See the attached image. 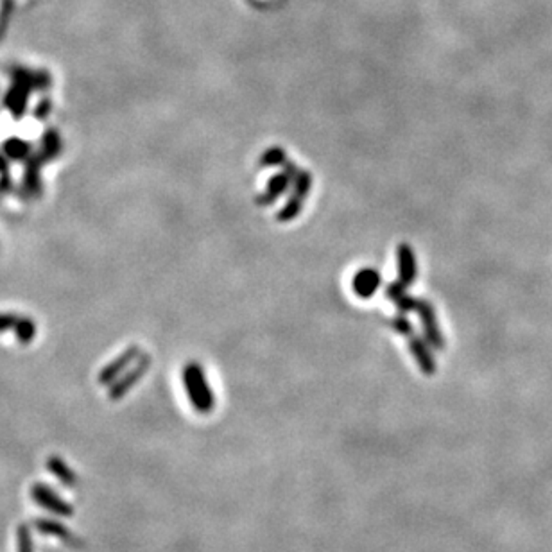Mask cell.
Listing matches in <instances>:
<instances>
[{
  "mask_svg": "<svg viewBox=\"0 0 552 552\" xmlns=\"http://www.w3.org/2000/svg\"><path fill=\"white\" fill-rule=\"evenodd\" d=\"M63 151V140H61V135L56 128H47L44 133H41V140H40V149H38V155L41 157V160L45 164L48 162H54Z\"/></svg>",
  "mask_w": 552,
  "mask_h": 552,
  "instance_id": "9a60e30c",
  "label": "cell"
},
{
  "mask_svg": "<svg viewBox=\"0 0 552 552\" xmlns=\"http://www.w3.org/2000/svg\"><path fill=\"white\" fill-rule=\"evenodd\" d=\"M183 384L188 400L197 412L204 414L213 409V393L210 389L206 375L197 362H188L183 369Z\"/></svg>",
  "mask_w": 552,
  "mask_h": 552,
  "instance_id": "7a4b0ae2",
  "label": "cell"
},
{
  "mask_svg": "<svg viewBox=\"0 0 552 552\" xmlns=\"http://www.w3.org/2000/svg\"><path fill=\"white\" fill-rule=\"evenodd\" d=\"M140 355V346H138V344H131L126 352L117 355L110 364H106L105 368L100 369L99 376H97V382H99L100 386H112L120 375H124V373L131 368V364H135L136 359Z\"/></svg>",
  "mask_w": 552,
  "mask_h": 552,
  "instance_id": "8992f818",
  "label": "cell"
},
{
  "mask_svg": "<svg viewBox=\"0 0 552 552\" xmlns=\"http://www.w3.org/2000/svg\"><path fill=\"white\" fill-rule=\"evenodd\" d=\"M0 152L9 162H25L32 155L31 144L20 136H9L0 145Z\"/></svg>",
  "mask_w": 552,
  "mask_h": 552,
  "instance_id": "2e32d148",
  "label": "cell"
},
{
  "mask_svg": "<svg viewBox=\"0 0 552 552\" xmlns=\"http://www.w3.org/2000/svg\"><path fill=\"white\" fill-rule=\"evenodd\" d=\"M34 527H37L38 532L44 534V537H54L74 548L83 547L81 538H77L76 534H74V532L63 524V522L53 520V518H37V520H34Z\"/></svg>",
  "mask_w": 552,
  "mask_h": 552,
  "instance_id": "9c48e42d",
  "label": "cell"
},
{
  "mask_svg": "<svg viewBox=\"0 0 552 552\" xmlns=\"http://www.w3.org/2000/svg\"><path fill=\"white\" fill-rule=\"evenodd\" d=\"M287 162V155L282 147H269L268 151L261 157L258 165L261 167H276V165H284Z\"/></svg>",
  "mask_w": 552,
  "mask_h": 552,
  "instance_id": "ffe728a7",
  "label": "cell"
},
{
  "mask_svg": "<svg viewBox=\"0 0 552 552\" xmlns=\"http://www.w3.org/2000/svg\"><path fill=\"white\" fill-rule=\"evenodd\" d=\"M18 317L20 316H16L13 313H0V334H6L15 329Z\"/></svg>",
  "mask_w": 552,
  "mask_h": 552,
  "instance_id": "603a6c76",
  "label": "cell"
},
{
  "mask_svg": "<svg viewBox=\"0 0 552 552\" xmlns=\"http://www.w3.org/2000/svg\"><path fill=\"white\" fill-rule=\"evenodd\" d=\"M416 313H418V316H420L421 327H423L425 341H427V343L431 344L433 348L443 350L445 339H443V334H441V330H440V324H438L436 310H434L433 303L427 300H418Z\"/></svg>",
  "mask_w": 552,
  "mask_h": 552,
  "instance_id": "52a82bcc",
  "label": "cell"
},
{
  "mask_svg": "<svg viewBox=\"0 0 552 552\" xmlns=\"http://www.w3.org/2000/svg\"><path fill=\"white\" fill-rule=\"evenodd\" d=\"M0 196H2V194H0Z\"/></svg>",
  "mask_w": 552,
  "mask_h": 552,
  "instance_id": "cb8c5ba5",
  "label": "cell"
},
{
  "mask_svg": "<svg viewBox=\"0 0 552 552\" xmlns=\"http://www.w3.org/2000/svg\"><path fill=\"white\" fill-rule=\"evenodd\" d=\"M381 284H382L381 272L373 268H364V269H359V271L355 272L352 287L357 296L364 298L366 300V298H372L373 294L379 291Z\"/></svg>",
  "mask_w": 552,
  "mask_h": 552,
  "instance_id": "30bf717a",
  "label": "cell"
},
{
  "mask_svg": "<svg viewBox=\"0 0 552 552\" xmlns=\"http://www.w3.org/2000/svg\"><path fill=\"white\" fill-rule=\"evenodd\" d=\"M407 289L409 287H405L400 280L388 284V287H386V298L400 310V314H409L412 310H416L418 307V300L409 296Z\"/></svg>",
  "mask_w": 552,
  "mask_h": 552,
  "instance_id": "5bb4252c",
  "label": "cell"
},
{
  "mask_svg": "<svg viewBox=\"0 0 552 552\" xmlns=\"http://www.w3.org/2000/svg\"><path fill=\"white\" fill-rule=\"evenodd\" d=\"M291 183L292 178L289 176L285 171L275 174V176L268 181V187H265L264 194L256 197V204H258V206H269V204H272L278 197L284 196L285 190H287Z\"/></svg>",
  "mask_w": 552,
  "mask_h": 552,
  "instance_id": "4fadbf2b",
  "label": "cell"
},
{
  "mask_svg": "<svg viewBox=\"0 0 552 552\" xmlns=\"http://www.w3.org/2000/svg\"><path fill=\"white\" fill-rule=\"evenodd\" d=\"M149 368H151V355L142 353V355L136 359L135 364H133L124 375H120L119 379L110 386V391H108L110 400L112 402L122 400V398H124V396L128 395V393L131 391V389L135 388L142 379H144V375L147 373Z\"/></svg>",
  "mask_w": 552,
  "mask_h": 552,
  "instance_id": "277c9868",
  "label": "cell"
},
{
  "mask_svg": "<svg viewBox=\"0 0 552 552\" xmlns=\"http://www.w3.org/2000/svg\"><path fill=\"white\" fill-rule=\"evenodd\" d=\"M409 352L412 353V357H414V360H416L418 366H420V369L425 375H434V373H436V360H434L433 352L428 348L427 341L412 334V336L409 337Z\"/></svg>",
  "mask_w": 552,
  "mask_h": 552,
  "instance_id": "8fae6325",
  "label": "cell"
},
{
  "mask_svg": "<svg viewBox=\"0 0 552 552\" xmlns=\"http://www.w3.org/2000/svg\"><path fill=\"white\" fill-rule=\"evenodd\" d=\"M13 334H15L16 341L20 344L32 343L34 337H37V323L29 320V317H18L15 329H13Z\"/></svg>",
  "mask_w": 552,
  "mask_h": 552,
  "instance_id": "ac0fdd59",
  "label": "cell"
},
{
  "mask_svg": "<svg viewBox=\"0 0 552 552\" xmlns=\"http://www.w3.org/2000/svg\"><path fill=\"white\" fill-rule=\"evenodd\" d=\"M45 162L38 152H32L31 157L24 162V176H22V188L24 192L31 197L41 196L44 190V181H41V167Z\"/></svg>",
  "mask_w": 552,
  "mask_h": 552,
  "instance_id": "ba28073f",
  "label": "cell"
},
{
  "mask_svg": "<svg viewBox=\"0 0 552 552\" xmlns=\"http://www.w3.org/2000/svg\"><path fill=\"white\" fill-rule=\"evenodd\" d=\"M313 188V174L308 171H300L296 178L292 180V194L289 196L287 203L278 210L276 221L278 223H289V221L296 219L303 209V201L307 199Z\"/></svg>",
  "mask_w": 552,
  "mask_h": 552,
  "instance_id": "3957f363",
  "label": "cell"
},
{
  "mask_svg": "<svg viewBox=\"0 0 552 552\" xmlns=\"http://www.w3.org/2000/svg\"><path fill=\"white\" fill-rule=\"evenodd\" d=\"M16 552H34L32 532L27 524H20L16 527Z\"/></svg>",
  "mask_w": 552,
  "mask_h": 552,
  "instance_id": "d6986e66",
  "label": "cell"
},
{
  "mask_svg": "<svg viewBox=\"0 0 552 552\" xmlns=\"http://www.w3.org/2000/svg\"><path fill=\"white\" fill-rule=\"evenodd\" d=\"M398 275L405 287H411L416 280V255L407 242L398 246Z\"/></svg>",
  "mask_w": 552,
  "mask_h": 552,
  "instance_id": "7c38bea8",
  "label": "cell"
},
{
  "mask_svg": "<svg viewBox=\"0 0 552 552\" xmlns=\"http://www.w3.org/2000/svg\"><path fill=\"white\" fill-rule=\"evenodd\" d=\"M31 497H32V500H34L38 506H40V508L47 509V511L53 513V515L61 516V518H67V516L74 515L72 504H68L63 497L58 495V493L54 492L53 488H48L47 485H41V482H38V485L32 486Z\"/></svg>",
  "mask_w": 552,
  "mask_h": 552,
  "instance_id": "5b68a950",
  "label": "cell"
},
{
  "mask_svg": "<svg viewBox=\"0 0 552 552\" xmlns=\"http://www.w3.org/2000/svg\"><path fill=\"white\" fill-rule=\"evenodd\" d=\"M388 324H389V327H391L393 330H395L396 334H400V336L411 337L412 334H414V327H412V323L407 320V317L404 316V314H400V316H395V317H391V320H388Z\"/></svg>",
  "mask_w": 552,
  "mask_h": 552,
  "instance_id": "44dd1931",
  "label": "cell"
},
{
  "mask_svg": "<svg viewBox=\"0 0 552 552\" xmlns=\"http://www.w3.org/2000/svg\"><path fill=\"white\" fill-rule=\"evenodd\" d=\"M47 470L53 472V475L60 480L63 486H68V488H76L79 485V479H77L76 472H74L67 463H65L61 457L53 456L47 459Z\"/></svg>",
  "mask_w": 552,
  "mask_h": 552,
  "instance_id": "e0dca14e",
  "label": "cell"
},
{
  "mask_svg": "<svg viewBox=\"0 0 552 552\" xmlns=\"http://www.w3.org/2000/svg\"><path fill=\"white\" fill-rule=\"evenodd\" d=\"M51 113H53V99H51V97H44V99H41L40 103H37V106L32 108V117L40 120V122L47 120L48 117H51Z\"/></svg>",
  "mask_w": 552,
  "mask_h": 552,
  "instance_id": "7402d4cb",
  "label": "cell"
},
{
  "mask_svg": "<svg viewBox=\"0 0 552 552\" xmlns=\"http://www.w3.org/2000/svg\"><path fill=\"white\" fill-rule=\"evenodd\" d=\"M53 77L47 70H31L25 67H15L11 70V84L4 96V108L15 120H22L27 113L29 99L34 92H45L51 88Z\"/></svg>",
  "mask_w": 552,
  "mask_h": 552,
  "instance_id": "6da1fadb",
  "label": "cell"
}]
</instances>
